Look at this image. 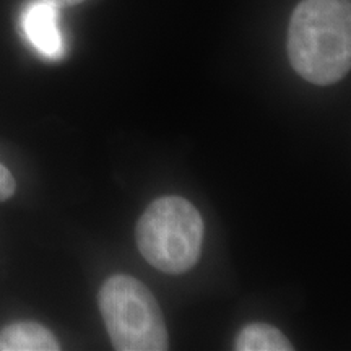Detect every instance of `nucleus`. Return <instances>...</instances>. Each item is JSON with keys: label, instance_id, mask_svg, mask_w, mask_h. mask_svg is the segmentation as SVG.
Instances as JSON below:
<instances>
[{"label": "nucleus", "instance_id": "f257e3e1", "mask_svg": "<svg viewBox=\"0 0 351 351\" xmlns=\"http://www.w3.org/2000/svg\"><path fill=\"white\" fill-rule=\"evenodd\" d=\"M288 59L314 85L340 82L351 67L350 0H301L288 26Z\"/></svg>", "mask_w": 351, "mask_h": 351}, {"label": "nucleus", "instance_id": "f03ea898", "mask_svg": "<svg viewBox=\"0 0 351 351\" xmlns=\"http://www.w3.org/2000/svg\"><path fill=\"white\" fill-rule=\"evenodd\" d=\"M135 236L140 254L152 267L169 275H181L199 262L204 219L182 197H161L140 217Z\"/></svg>", "mask_w": 351, "mask_h": 351}, {"label": "nucleus", "instance_id": "7ed1b4c3", "mask_svg": "<svg viewBox=\"0 0 351 351\" xmlns=\"http://www.w3.org/2000/svg\"><path fill=\"white\" fill-rule=\"evenodd\" d=\"M98 304L116 350H168L163 314L155 296L140 280L129 275L109 276L99 289Z\"/></svg>", "mask_w": 351, "mask_h": 351}, {"label": "nucleus", "instance_id": "20e7f679", "mask_svg": "<svg viewBox=\"0 0 351 351\" xmlns=\"http://www.w3.org/2000/svg\"><path fill=\"white\" fill-rule=\"evenodd\" d=\"M21 28L26 39L47 59H60L65 52L59 28V8L44 0H33L21 13Z\"/></svg>", "mask_w": 351, "mask_h": 351}, {"label": "nucleus", "instance_id": "39448f33", "mask_svg": "<svg viewBox=\"0 0 351 351\" xmlns=\"http://www.w3.org/2000/svg\"><path fill=\"white\" fill-rule=\"evenodd\" d=\"M60 345L49 328L36 322H15L0 330V351H57Z\"/></svg>", "mask_w": 351, "mask_h": 351}, {"label": "nucleus", "instance_id": "423d86ee", "mask_svg": "<svg viewBox=\"0 0 351 351\" xmlns=\"http://www.w3.org/2000/svg\"><path fill=\"white\" fill-rule=\"evenodd\" d=\"M234 350L238 351H291V345L283 332L263 322H252L238 333L234 340Z\"/></svg>", "mask_w": 351, "mask_h": 351}, {"label": "nucleus", "instance_id": "0eeeda50", "mask_svg": "<svg viewBox=\"0 0 351 351\" xmlns=\"http://www.w3.org/2000/svg\"><path fill=\"white\" fill-rule=\"evenodd\" d=\"M16 182L13 179L10 171H8L5 166L0 165V202L10 199V197L15 194Z\"/></svg>", "mask_w": 351, "mask_h": 351}, {"label": "nucleus", "instance_id": "6e6552de", "mask_svg": "<svg viewBox=\"0 0 351 351\" xmlns=\"http://www.w3.org/2000/svg\"><path fill=\"white\" fill-rule=\"evenodd\" d=\"M44 2L51 3V5H54L56 8H62V7H72V5H77V3L85 2V0H44Z\"/></svg>", "mask_w": 351, "mask_h": 351}]
</instances>
